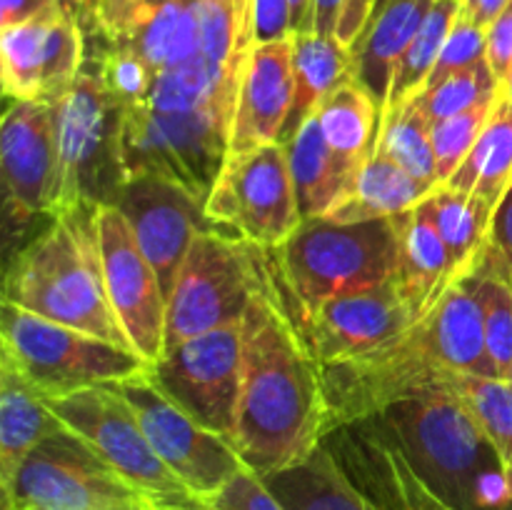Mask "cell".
<instances>
[{
  "mask_svg": "<svg viewBox=\"0 0 512 510\" xmlns=\"http://www.w3.org/2000/svg\"><path fill=\"white\" fill-rule=\"evenodd\" d=\"M270 273L250 300L240 333V400L233 448L245 468L265 478L308 458L328 438L320 363Z\"/></svg>",
  "mask_w": 512,
  "mask_h": 510,
  "instance_id": "obj_1",
  "label": "cell"
},
{
  "mask_svg": "<svg viewBox=\"0 0 512 510\" xmlns=\"http://www.w3.org/2000/svg\"><path fill=\"white\" fill-rule=\"evenodd\" d=\"M478 253L440 283L420 318L403 333L363 355L320 365L328 435L375 418L400 400L425 395L450 373L498 378L488 353L483 313L470 288V270Z\"/></svg>",
  "mask_w": 512,
  "mask_h": 510,
  "instance_id": "obj_2",
  "label": "cell"
},
{
  "mask_svg": "<svg viewBox=\"0 0 512 510\" xmlns=\"http://www.w3.org/2000/svg\"><path fill=\"white\" fill-rule=\"evenodd\" d=\"M98 208L80 200L18 250L5 268L3 303L135 350L105 290Z\"/></svg>",
  "mask_w": 512,
  "mask_h": 510,
  "instance_id": "obj_3",
  "label": "cell"
},
{
  "mask_svg": "<svg viewBox=\"0 0 512 510\" xmlns=\"http://www.w3.org/2000/svg\"><path fill=\"white\" fill-rule=\"evenodd\" d=\"M368 420L453 510H505L512 500L498 450L455 395L430 390Z\"/></svg>",
  "mask_w": 512,
  "mask_h": 510,
  "instance_id": "obj_4",
  "label": "cell"
},
{
  "mask_svg": "<svg viewBox=\"0 0 512 510\" xmlns=\"http://www.w3.org/2000/svg\"><path fill=\"white\" fill-rule=\"evenodd\" d=\"M273 253L298 320L335 295L393 278L400 268V223L398 218L363 223L310 218Z\"/></svg>",
  "mask_w": 512,
  "mask_h": 510,
  "instance_id": "obj_5",
  "label": "cell"
},
{
  "mask_svg": "<svg viewBox=\"0 0 512 510\" xmlns=\"http://www.w3.org/2000/svg\"><path fill=\"white\" fill-rule=\"evenodd\" d=\"M233 108L230 100L185 113H163L145 103L123 108L118 140L123 185L155 175L208 200L228 160Z\"/></svg>",
  "mask_w": 512,
  "mask_h": 510,
  "instance_id": "obj_6",
  "label": "cell"
},
{
  "mask_svg": "<svg viewBox=\"0 0 512 510\" xmlns=\"http://www.w3.org/2000/svg\"><path fill=\"white\" fill-rule=\"evenodd\" d=\"M0 355L20 370L43 400L150 373V363L135 350L10 303H3L0 315Z\"/></svg>",
  "mask_w": 512,
  "mask_h": 510,
  "instance_id": "obj_7",
  "label": "cell"
},
{
  "mask_svg": "<svg viewBox=\"0 0 512 510\" xmlns=\"http://www.w3.org/2000/svg\"><path fill=\"white\" fill-rule=\"evenodd\" d=\"M268 250L228 233H200L168 298L165 350L243 320L270 273Z\"/></svg>",
  "mask_w": 512,
  "mask_h": 510,
  "instance_id": "obj_8",
  "label": "cell"
},
{
  "mask_svg": "<svg viewBox=\"0 0 512 510\" xmlns=\"http://www.w3.org/2000/svg\"><path fill=\"white\" fill-rule=\"evenodd\" d=\"M160 510L68 428L25 458L3 510Z\"/></svg>",
  "mask_w": 512,
  "mask_h": 510,
  "instance_id": "obj_9",
  "label": "cell"
},
{
  "mask_svg": "<svg viewBox=\"0 0 512 510\" xmlns=\"http://www.w3.org/2000/svg\"><path fill=\"white\" fill-rule=\"evenodd\" d=\"M65 428L98 450L130 485L160 510H203L173 470L160 460L128 400L110 385H93L65 398L45 400Z\"/></svg>",
  "mask_w": 512,
  "mask_h": 510,
  "instance_id": "obj_10",
  "label": "cell"
},
{
  "mask_svg": "<svg viewBox=\"0 0 512 510\" xmlns=\"http://www.w3.org/2000/svg\"><path fill=\"white\" fill-rule=\"evenodd\" d=\"M120 115L123 105L105 90L95 68L85 60V68L80 70L73 88L60 103H55L63 170L60 213L80 200L95 205L115 203V195L123 188L118 153Z\"/></svg>",
  "mask_w": 512,
  "mask_h": 510,
  "instance_id": "obj_11",
  "label": "cell"
},
{
  "mask_svg": "<svg viewBox=\"0 0 512 510\" xmlns=\"http://www.w3.org/2000/svg\"><path fill=\"white\" fill-rule=\"evenodd\" d=\"M205 213L223 233L265 250L280 248L303 223L285 145L228 155L205 200Z\"/></svg>",
  "mask_w": 512,
  "mask_h": 510,
  "instance_id": "obj_12",
  "label": "cell"
},
{
  "mask_svg": "<svg viewBox=\"0 0 512 510\" xmlns=\"http://www.w3.org/2000/svg\"><path fill=\"white\" fill-rule=\"evenodd\" d=\"M240 365L243 333L240 323H235L165 350L150 365V380L195 423L233 443L238 423Z\"/></svg>",
  "mask_w": 512,
  "mask_h": 510,
  "instance_id": "obj_13",
  "label": "cell"
},
{
  "mask_svg": "<svg viewBox=\"0 0 512 510\" xmlns=\"http://www.w3.org/2000/svg\"><path fill=\"white\" fill-rule=\"evenodd\" d=\"M108 385L128 400L155 453L203 505L245 468L233 443L195 423L150 380V373Z\"/></svg>",
  "mask_w": 512,
  "mask_h": 510,
  "instance_id": "obj_14",
  "label": "cell"
},
{
  "mask_svg": "<svg viewBox=\"0 0 512 510\" xmlns=\"http://www.w3.org/2000/svg\"><path fill=\"white\" fill-rule=\"evenodd\" d=\"M88 60V30L78 13L53 5L0 28V75L8 100L60 103Z\"/></svg>",
  "mask_w": 512,
  "mask_h": 510,
  "instance_id": "obj_15",
  "label": "cell"
},
{
  "mask_svg": "<svg viewBox=\"0 0 512 510\" xmlns=\"http://www.w3.org/2000/svg\"><path fill=\"white\" fill-rule=\"evenodd\" d=\"M418 308L398 273L370 288L350 290L300 315L298 328L320 365L340 363L388 343L415 323Z\"/></svg>",
  "mask_w": 512,
  "mask_h": 510,
  "instance_id": "obj_16",
  "label": "cell"
},
{
  "mask_svg": "<svg viewBox=\"0 0 512 510\" xmlns=\"http://www.w3.org/2000/svg\"><path fill=\"white\" fill-rule=\"evenodd\" d=\"M0 175L5 203L15 220L60 213V170L55 105L38 100H10L0 125Z\"/></svg>",
  "mask_w": 512,
  "mask_h": 510,
  "instance_id": "obj_17",
  "label": "cell"
},
{
  "mask_svg": "<svg viewBox=\"0 0 512 510\" xmlns=\"http://www.w3.org/2000/svg\"><path fill=\"white\" fill-rule=\"evenodd\" d=\"M100 258L110 305L128 333L135 353L150 365L165 353L168 300L158 273L138 245L128 218L115 205L98 208Z\"/></svg>",
  "mask_w": 512,
  "mask_h": 510,
  "instance_id": "obj_18",
  "label": "cell"
},
{
  "mask_svg": "<svg viewBox=\"0 0 512 510\" xmlns=\"http://www.w3.org/2000/svg\"><path fill=\"white\" fill-rule=\"evenodd\" d=\"M113 205L128 218L138 245L158 273L165 300L173 293L193 240L200 233H223L205 213V200L155 175L125 183Z\"/></svg>",
  "mask_w": 512,
  "mask_h": 510,
  "instance_id": "obj_19",
  "label": "cell"
},
{
  "mask_svg": "<svg viewBox=\"0 0 512 510\" xmlns=\"http://www.w3.org/2000/svg\"><path fill=\"white\" fill-rule=\"evenodd\" d=\"M293 93V35L250 45L238 68L228 155L280 143V133L293 108Z\"/></svg>",
  "mask_w": 512,
  "mask_h": 510,
  "instance_id": "obj_20",
  "label": "cell"
},
{
  "mask_svg": "<svg viewBox=\"0 0 512 510\" xmlns=\"http://www.w3.org/2000/svg\"><path fill=\"white\" fill-rule=\"evenodd\" d=\"M65 430L63 420L30 388L20 370L0 355V485H13L20 465L50 435Z\"/></svg>",
  "mask_w": 512,
  "mask_h": 510,
  "instance_id": "obj_21",
  "label": "cell"
},
{
  "mask_svg": "<svg viewBox=\"0 0 512 510\" xmlns=\"http://www.w3.org/2000/svg\"><path fill=\"white\" fill-rule=\"evenodd\" d=\"M283 145L288 150L300 218H325L335 208V203L348 193L360 168L330 150L320 130L318 115L305 120L303 128Z\"/></svg>",
  "mask_w": 512,
  "mask_h": 510,
  "instance_id": "obj_22",
  "label": "cell"
},
{
  "mask_svg": "<svg viewBox=\"0 0 512 510\" xmlns=\"http://www.w3.org/2000/svg\"><path fill=\"white\" fill-rule=\"evenodd\" d=\"M440 185L425 183L408 170L400 168L395 160L375 150L360 173L355 175L348 193L335 203L325 218L335 223H363V220L400 218L418 208Z\"/></svg>",
  "mask_w": 512,
  "mask_h": 510,
  "instance_id": "obj_23",
  "label": "cell"
},
{
  "mask_svg": "<svg viewBox=\"0 0 512 510\" xmlns=\"http://www.w3.org/2000/svg\"><path fill=\"white\" fill-rule=\"evenodd\" d=\"M430 5L433 0H390L375 13L365 35L353 48L355 75L378 100L380 113L388 100L395 68L423 25Z\"/></svg>",
  "mask_w": 512,
  "mask_h": 510,
  "instance_id": "obj_24",
  "label": "cell"
},
{
  "mask_svg": "<svg viewBox=\"0 0 512 510\" xmlns=\"http://www.w3.org/2000/svg\"><path fill=\"white\" fill-rule=\"evenodd\" d=\"M263 483L285 510H378L325 443L300 463L265 475Z\"/></svg>",
  "mask_w": 512,
  "mask_h": 510,
  "instance_id": "obj_25",
  "label": "cell"
},
{
  "mask_svg": "<svg viewBox=\"0 0 512 510\" xmlns=\"http://www.w3.org/2000/svg\"><path fill=\"white\" fill-rule=\"evenodd\" d=\"M355 73V55L335 35L293 33V108L280 133V143H288L308 118L318 113L320 103L335 85Z\"/></svg>",
  "mask_w": 512,
  "mask_h": 510,
  "instance_id": "obj_26",
  "label": "cell"
},
{
  "mask_svg": "<svg viewBox=\"0 0 512 510\" xmlns=\"http://www.w3.org/2000/svg\"><path fill=\"white\" fill-rule=\"evenodd\" d=\"M155 73L178 68L200 55L198 0H145L123 33Z\"/></svg>",
  "mask_w": 512,
  "mask_h": 510,
  "instance_id": "obj_27",
  "label": "cell"
},
{
  "mask_svg": "<svg viewBox=\"0 0 512 510\" xmlns=\"http://www.w3.org/2000/svg\"><path fill=\"white\" fill-rule=\"evenodd\" d=\"M315 115L330 150L355 168H363L378 143L380 105L358 75L353 73L335 85Z\"/></svg>",
  "mask_w": 512,
  "mask_h": 510,
  "instance_id": "obj_28",
  "label": "cell"
},
{
  "mask_svg": "<svg viewBox=\"0 0 512 510\" xmlns=\"http://www.w3.org/2000/svg\"><path fill=\"white\" fill-rule=\"evenodd\" d=\"M512 183V103L500 93L495 103L493 115L483 128L480 138L475 140L468 158L460 163V168L445 180L443 185L470 193L475 198L485 200L488 205H498L505 190Z\"/></svg>",
  "mask_w": 512,
  "mask_h": 510,
  "instance_id": "obj_29",
  "label": "cell"
},
{
  "mask_svg": "<svg viewBox=\"0 0 512 510\" xmlns=\"http://www.w3.org/2000/svg\"><path fill=\"white\" fill-rule=\"evenodd\" d=\"M400 268L410 298L418 308H425L435 290L445 278L458 268L453 253L445 245L443 235L438 233L433 220L423 208H413L410 213L400 215Z\"/></svg>",
  "mask_w": 512,
  "mask_h": 510,
  "instance_id": "obj_30",
  "label": "cell"
},
{
  "mask_svg": "<svg viewBox=\"0 0 512 510\" xmlns=\"http://www.w3.org/2000/svg\"><path fill=\"white\" fill-rule=\"evenodd\" d=\"M470 288L480 305L485 340L498 378L512 380V280L490 243L480 248L470 270Z\"/></svg>",
  "mask_w": 512,
  "mask_h": 510,
  "instance_id": "obj_31",
  "label": "cell"
},
{
  "mask_svg": "<svg viewBox=\"0 0 512 510\" xmlns=\"http://www.w3.org/2000/svg\"><path fill=\"white\" fill-rule=\"evenodd\" d=\"M458 15L460 0H433L423 25L415 33V38L410 40L408 50H405L398 68H395L393 85H390L388 100H385L380 118L385 113L403 108L405 103H410V100H415L423 93L425 83H428L430 73H433L435 63H438L440 50H443Z\"/></svg>",
  "mask_w": 512,
  "mask_h": 510,
  "instance_id": "obj_32",
  "label": "cell"
},
{
  "mask_svg": "<svg viewBox=\"0 0 512 510\" xmlns=\"http://www.w3.org/2000/svg\"><path fill=\"white\" fill-rule=\"evenodd\" d=\"M430 390H445L455 395L475 415L483 433L498 450L512 488V380L450 373Z\"/></svg>",
  "mask_w": 512,
  "mask_h": 510,
  "instance_id": "obj_33",
  "label": "cell"
},
{
  "mask_svg": "<svg viewBox=\"0 0 512 510\" xmlns=\"http://www.w3.org/2000/svg\"><path fill=\"white\" fill-rule=\"evenodd\" d=\"M420 208L428 213L438 233L443 235L455 263H465L488 243L490 220H493L495 208L485 200L470 193H460L448 185H440L420 203Z\"/></svg>",
  "mask_w": 512,
  "mask_h": 510,
  "instance_id": "obj_34",
  "label": "cell"
},
{
  "mask_svg": "<svg viewBox=\"0 0 512 510\" xmlns=\"http://www.w3.org/2000/svg\"><path fill=\"white\" fill-rule=\"evenodd\" d=\"M375 150L388 155L415 178L440 185L433 148V120L425 118L413 100L380 118Z\"/></svg>",
  "mask_w": 512,
  "mask_h": 510,
  "instance_id": "obj_35",
  "label": "cell"
},
{
  "mask_svg": "<svg viewBox=\"0 0 512 510\" xmlns=\"http://www.w3.org/2000/svg\"><path fill=\"white\" fill-rule=\"evenodd\" d=\"M88 43L95 45L93 53L88 50V63L95 68L105 90L123 108L143 105L153 90L155 78H158L148 60L123 40H108L95 33L90 35Z\"/></svg>",
  "mask_w": 512,
  "mask_h": 510,
  "instance_id": "obj_36",
  "label": "cell"
},
{
  "mask_svg": "<svg viewBox=\"0 0 512 510\" xmlns=\"http://www.w3.org/2000/svg\"><path fill=\"white\" fill-rule=\"evenodd\" d=\"M500 90H503V83L495 78L488 60H483L473 68L453 73L450 78L433 85V88L423 90L413 103L418 105L425 118L435 123V120L450 118V115H458L463 110H470L473 105L483 103V100L495 98Z\"/></svg>",
  "mask_w": 512,
  "mask_h": 510,
  "instance_id": "obj_37",
  "label": "cell"
},
{
  "mask_svg": "<svg viewBox=\"0 0 512 510\" xmlns=\"http://www.w3.org/2000/svg\"><path fill=\"white\" fill-rule=\"evenodd\" d=\"M500 93H503V90H500ZM500 93L495 95V98L473 105L470 110H463V113L450 115V118L435 120L433 123V148L435 163H438L440 185H443L445 180L460 168V163L468 158L475 140L480 138L483 128L488 125L490 115H493Z\"/></svg>",
  "mask_w": 512,
  "mask_h": 510,
  "instance_id": "obj_38",
  "label": "cell"
},
{
  "mask_svg": "<svg viewBox=\"0 0 512 510\" xmlns=\"http://www.w3.org/2000/svg\"><path fill=\"white\" fill-rule=\"evenodd\" d=\"M483 60H488V28L473 23L460 10L453 28H450L448 40H445L443 50H440L438 63H435L433 73H430L428 83H425V90L438 85L440 80L450 78L453 73H460V70H468L473 65L483 63Z\"/></svg>",
  "mask_w": 512,
  "mask_h": 510,
  "instance_id": "obj_39",
  "label": "cell"
},
{
  "mask_svg": "<svg viewBox=\"0 0 512 510\" xmlns=\"http://www.w3.org/2000/svg\"><path fill=\"white\" fill-rule=\"evenodd\" d=\"M205 505L210 510H285V505L275 498L263 478L248 468L228 480L223 490L215 493Z\"/></svg>",
  "mask_w": 512,
  "mask_h": 510,
  "instance_id": "obj_40",
  "label": "cell"
},
{
  "mask_svg": "<svg viewBox=\"0 0 512 510\" xmlns=\"http://www.w3.org/2000/svg\"><path fill=\"white\" fill-rule=\"evenodd\" d=\"M293 35L290 0H250V45Z\"/></svg>",
  "mask_w": 512,
  "mask_h": 510,
  "instance_id": "obj_41",
  "label": "cell"
},
{
  "mask_svg": "<svg viewBox=\"0 0 512 510\" xmlns=\"http://www.w3.org/2000/svg\"><path fill=\"white\" fill-rule=\"evenodd\" d=\"M488 63L500 83L512 73V0L488 28Z\"/></svg>",
  "mask_w": 512,
  "mask_h": 510,
  "instance_id": "obj_42",
  "label": "cell"
},
{
  "mask_svg": "<svg viewBox=\"0 0 512 510\" xmlns=\"http://www.w3.org/2000/svg\"><path fill=\"white\" fill-rule=\"evenodd\" d=\"M378 3L380 0H343L335 38L353 50L358 45V40L365 35V30H368L375 10H378Z\"/></svg>",
  "mask_w": 512,
  "mask_h": 510,
  "instance_id": "obj_43",
  "label": "cell"
},
{
  "mask_svg": "<svg viewBox=\"0 0 512 510\" xmlns=\"http://www.w3.org/2000/svg\"><path fill=\"white\" fill-rule=\"evenodd\" d=\"M488 243L512 280V183L505 190L503 198H500V203L495 205L493 220H490Z\"/></svg>",
  "mask_w": 512,
  "mask_h": 510,
  "instance_id": "obj_44",
  "label": "cell"
},
{
  "mask_svg": "<svg viewBox=\"0 0 512 510\" xmlns=\"http://www.w3.org/2000/svg\"><path fill=\"white\" fill-rule=\"evenodd\" d=\"M143 5L145 0H100L98 35L108 40L123 38V33Z\"/></svg>",
  "mask_w": 512,
  "mask_h": 510,
  "instance_id": "obj_45",
  "label": "cell"
},
{
  "mask_svg": "<svg viewBox=\"0 0 512 510\" xmlns=\"http://www.w3.org/2000/svg\"><path fill=\"white\" fill-rule=\"evenodd\" d=\"M340 8H343V0H313V10H310V33L335 35Z\"/></svg>",
  "mask_w": 512,
  "mask_h": 510,
  "instance_id": "obj_46",
  "label": "cell"
},
{
  "mask_svg": "<svg viewBox=\"0 0 512 510\" xmlns=\"http://www.w3.org/2000/svg\"><path fill=\"white\" fill-rule=\"evenodd\" d=\"M508 3L510 0H460V10H463L473 23L490 28V23L503 13Z\"/></svg>",
  "mask_w": 512,
  "mask_h": 510,
  "instance_id": "obj_47",
  "label": "cell"
},
{
  "mask_svg": "<svg viewBox=\"0 0 512 510\" xmlns=\"http://www.w3.org/2000/svg\"><path fill=\"white\" fill-rule=\"evenodd\" d=\"M310 10H313V0H290L293 33H310Z\"/></svg>",
  "mask_w": 512,
  "mask_h": 510,
  "instance_id": "obj_48",
  "label": "cell"
},
{
  "mask_svg": "<svg viewBox=\"0 0 512 510\" xmlns=\"http://www.w3.org/2000/svg\"><path fill=\"white\" fill-rule=\"evenodd\" d=\"M385 3H390V0H380V3H378V10H380V8H383V5H385ZM378 10H375V13H378ZM373 18H375V15H373Z\"/></svg>",
  "mask_w": 512,
  "mask_h": 510,
  "instance_id": "obj_49",
  "label": "cell"
},
{
  "mask_svg": "<svg viewBox=\"0 0 512 510\" xmlns=\"http://www.w3.org/2000/svg\"><path fill=\"white\" fill-rule=\"evenodd\" d=\"M505 510H512V500H510V503H508V505H505Z\"/></svg>",
  "mask_w": 512,
  "mask_h": 510,
  "instance_id": "obj_50",
  "label": "cell"
},
{
  "mask_svg": "<svg viewBox=\"0 0 512 510\" xmlns=\"http://www.w3.org/2000/svg\"><path fill=\"white\" fill-rule=\"evenodd\" d=\"M23 510H33V508H23Z\"/></svg>",
  "mask_w": 512,
  "mask_h": 510,
  "instance_id": "obj_51",
  "label": "cell"
},
{
  "mask_svg": "<svg viewBox=\"0 0 512 510\" xmlns=\"http://www.w3.org/2000/svg\"><path fill=\"white\" fill-rule=\"evenodd\" d=\"M203 510H210V508H203Z\"/></svg>",
  "mask_w": 512,
  "mask_h": 510,
  "instance_id": "obj_52",
  "label": "cell"
}]
</instances>
